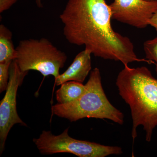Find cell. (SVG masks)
I'll list each match as a JSON object with an SVG mask.
<instances>
[{"label": "cell", "instance_id": "obj_5", "mask_svg": "<svg viewBox=\"0 0 157 157\" xmlns=\"http://www.w3.org/2000/svg\"><path fill=\"white\" fill-rule=\"evenodd\" d=\"M69 129L58 135H53L51 131H43L33 141L40 153L44 155L68 153L79 157H105L123 153L120 147L74 139L69 135Z\"/></svg>", "mask_w": 157, "mask_h": 157}, {"label": "cell", "instance_id": "obj_16", "mask_svg": "<svg viewBox=\"0 0 157 157\" xmlns=\"http://www.w3.org/2000/svg\"><path fill=\"white\" fill-rule=\"evenodd\" d=\"M144 1H149V2H151V1H157V0H144Z\"/></svg>", "mask_w": 157, "mask_h": 157}, {"label": "cell", "instance_id": "obj_15", "mask_svg": "<svg viewBox=\"0 0 157 157\" xmlns=\"http://www.w3.org/2000/svg\"><path fill=\"white\" fill-rule=\"evenodd\" d=\"M36 4L39 8H42L43 6L42 3V0H36Z\"/></svg>", "mask_w": 157, "mask_h": 157}, {"label": "cell", "instance_id": "obj_8", "mask_svg": "<svg viewBox=\"0 0 157 157\" xmlns=\"http://www.w3.org/2000/svg\"><path fill=\"white\" fill-rule=\"evenodd\" d=\"M91 52L86 48L78 53L68 69L55 78L56 85L60 86L70 81L83 83L91 70Z\"/></svg>", "mask_w": 157, "mask_h": 157}, {"label": "cell", "instance_id": "obj_7", "mask_svg": "<svg viewBox=\"0 0 157 157\" xmlns=\"http://www.w3.org/2000/svg\"><path fill=\"white\" fill-rule=\"evenodd\" d=\"M109 6L112 19L143 29L149 25L150 19L157 10V1L114 0Z\"/></svg>", "mask_w": 157, "mask_h": 157}, {"label": "cell", "instance_id": "obj_10", "mask_svg": "<svg viewBox=\"0 0 157 157\" xmlns=\"http://www.w3.org/2000/svg\"><path fill=\"white\" fill-rule=\"evenodd\" d=\"M16 56L12 33L3 24L0 25V63L13 61Z\"/></svg>", "mask_w": 157, "mask_h": 157}, {"label": "cell", "instance_id": "obj_13", "mask_svg": "<svg viewBox=\"0 0 157 157\" xmlns=\"http://www.w3.org/2000/svg\"><path fill=\"white\" fill-rule=\"evenodd\" d=\"M18 0H0V13L8 10Z\"/></svg>", "mask_w": 157, "mask_h": 157}, {"label": "cell", "instance_id": "obj_12", "mask_svg": "<svg viewBox=\"0 0 157 157\" xmlns=\"http://www.w3.org/2000/svg\"><path fill=\"white\" fill-rule=\"evenodd\" d=\"M12 61L0 63V93L6 91L10 76V67Z\"/></svg>", "mask_w": 157, "mask_h": 157}, {"label": "cell", "instance_id": "obj_1", "mask_svg": "<svg viewBox=\"0 0 157 157\" xmlns=\"http://www.w3.org/2000/svg\"><path fill=\"white\" fill-rule=\"evenodd\" d=\"M59 18L67 41L83 45L95 56L119 61L124 66L135 62L151 63L137 57L130 39L113 29L105 0H68Z\"/></svg>", "mask_w": 157, "mask_h": 157}, {"label": "cell", "instance_id": "obj_4", "mask_svg": "<svg viewBox=\"0 0 157 157\" xmlns=\"http://www.w3.org/2000/svg\"><path fill=\"white\" fill-rule=\"evenodd\" d=\"M17 62L22 72L38 71L44 77L60 75V70L64 67L67 56L45 38L24 39L16 48Z\"/></svg>", "mask_w": 157, "mask_h": 157}, {"label": "cell", "instance_id": "obj_2", "mask_svg": "<svg viewBox=\"0 0 157 157\" xmlns=\"http://www.w3.org/2000/svg\"><path fill=\"white\" fill-rule=\"evenodd\" d=\"M116 85L131 110L133 141L137 136V128L142 126L145 140L150 142L157 127V78L146 67L124 66L118 75Z\"/></svg>", "mask_w": 157, "mask_h": 157}, {"label": "cell", "instance_id": "obj_11", "mask_svg": "<svg viewBox=\"0 0 157 157\" xmlns=\"http://www.w3.org/2000/svg\"><path fill=\"white\" fill-rule=\"evenodd\" d=\"M145 59L155 64L157 75V36L154 39L147 40L144 44Z\"/></svg>", "mask_w": 157, "mask_h": 157}, {"label": "cell", "instance_id": "obj_14", "mask_svg": "<svg viewBox=\"0 0 157 157\" xmlns=\"http://www.w3.org/2000/svg\"><path fill=\"white\" fill-rule=\"evenodd\" d=\"M149 25L151 26L155 29L157 33V10L152 15L149 21Z\"/></svg>", "mask_w": 157, "mask_h": 157}, {"label": "cell", "instance_id": "obj_3", "mask_svg": "<svg viewBox=\"0 0 157 157\" xmlns=\"http://www.w3.org/2000/svg\"><path fill=\"white\" fill-rule=\"evenodd\" d=\"M86 90L79 98L66 104L52 106V115L67 119L71 122L84 118L109 120L123 124V113L110 103L102 86L100 70L95 68L90 72Z\"/></svg>", "mask_w": 157, "mask_h": 157}, {"label": "cell", "instance_id": "obj_6", "mask_svg": "<svg viewBox=\"0 0 157 157\" xmlns=\"http://www.w3.org/2000/svg\"><path fill=\"white\" fill-rule=\"evenodd\" d=\"M29 72H22L15 60L10 67L9 83L4 98L0 102V153L5 149L6 139L9 132L14 125L27 124L17 114L16 97L17 89L23 82Z\"/></svg>", "mask_w": 157, "mask_h": 157}, {"label": "cell", "instance_id": "obj_9", "mask_svg": "<svg viewBox=\"0 0 157 157\" xmlns=\"http://www.w3.org/2000/svg\"><path fill=\"white\" fill-rule=\"evenodd\" d=\"M85 85L78 82H66L56 92L58 104H66L76 101L85 92Z\"/></svg>", "mask_w": 157, "mask_h": 157}]
</instances>
